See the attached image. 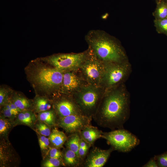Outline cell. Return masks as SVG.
<instances>
[{
    "mask_svg": "<svg viewBox=\"0 0 167 167\" xmlns=\"http://www.w3.org/2000/svg\"><path fill=\"white\" fill-rule=\"evenodd\" d=\"M126 96L120 92L104 94L93 118L97 125L112 130L123 128L129 119Z\"/></svg>",
    "mask_w": 167,
    "mask_h": 167,
    "instance_id": "cell-1",
    "label": "cell"
},
{
    "mask_svg": "<svg viewBox=\"0 0 167 167\" xmlns=\"http://www.w3.org/2000/svg\"><path fill=\"white\" fill-rule=\"evenodd\" d=\"M85 39L96 57L104 63H120L124 57L120 45L114 39L103 30H92Z\"/></svg>",
    "mask_w": 167,
    "mask_h": 167,
    "instance_id": "cell-2",
    "label": "cell"
},
{
    "mask_svg": "<svg viewBox=\"0 0 167 167\" xmlns=\"http://www.w3.org/2000/svg\"><path fill=\"white\" fill-rule=\"evenodd\" d=\"M101 88L87 84L72 96L84 115L93 118L104 94Z\"/></svg>",
    "mask_w": 167,
    "mask_h": 167,
    "instance_id": "cell-3",
    "label": "cell"
},
{
    "mask_svg": "<svg viewBox=\"0 0 167 167\" xmlns=\"http://www.w3.org/2000/svg\"><path fill=\"white\" fill-rule=\"evenodd\" d=\"M88 50L86 57L79 69L81 75L88 84L101 87L104 63L98 59L89 48Z\"/></svg>",
    "mask_w": 167,
    "mask_h": 167,
    "instance_id": "cell-4",
    "label": "cell"
},
{
    "mask_svg": "<svg viewBox=\"0 0 167 167\" xmlns=\"http://www.w3.org/2000/svg\"><path fill=\"white\" fill-rule=\"evenodd\" d=\"M102 138L106 140L114 151L122 152L131 151L140 143L135 135L123 128L103 132Z\"/></svg>",
    "mask_w": 167,
    "mask_h": 167,
    "instance_id": "cell-5",
    "label": "cell"
},
{
    "mask_svg": "<svg viewBox=\"0 0 167 167\" xmlns=\"http://www.w3.org/2000/svg\"><path fill=\"white\" fill-rule=\"evenodd\" d=\"M88 49L77 53L54 54L44 58V60L63 72L79 70L85 59Z\"/></svg>",
    "mask_w": 167,
    "mask_h": 167,
    "instance_id": "cell-6",
    "label": "cell"
},
{
    "mask_svg": "<svg viewBox=\"0 0 167 167\" xmlns=\"http://www.w3.org/2000/svg\"><path fill=\"white\" fill-rule=\"evenodd\" d=\"M63 77V72L54 67H42L37 70L34 79L42 88L51 89L61 87Z\"/></svg>",
    "mask_w": 167,
    "mask_h": 167,
    "instance_id": "cell-7",
    "label": "cell"
},
{
    "mask_svg": "<svg viewBox=\"0 0 167 167\" xmlns=\"http://www.w3.org/2000/svg\"><path fill=\"white\" fill-rule=\"evenodd\" d=\"M92 118L82 114L71 115L58 118L57 126L62 128L66 133L71 134L80 132L91 125Z\"/></svg>",
    "mask_w": 167,
    "mask_h": 167,
    "instance_id": "cell-8",
    "label": "cell"
},
{
    "mask_svg": "<svg viewBox=\"0 0 167 167\" xmlns=\"http://www.w3.org/2000/svg\"><path fill=\"white\" fill-rule=\"evenodd\" d=\"M105 71L101 87L104 86L109 88L120 82L126 72V66L120 63H104Z\"/></svg>",
    "mask_w": 167,
    "mask_h": 167,
    "instance_id": "cell-9",
    "label": "cell"
},
{
    "mask_svg": "<svg viewBox=\"0 0 167 167\" xmlns=\"http://www.w3.org/2000/svg\"><path fill=\"white\" fill-rule=\"evenodd\" d=\"M53 101V109L58 118L73 114L83 115L72 96L57 98Z\"/></svg>",
    "mask_w": 167,
    "mask_h": 167,
    "instance_id": "cell-10",
    "label": "cell"
},
{
    "mask_svg": "<svg viewBox=\"0 0 167 167\" xmlns=\"http://www.w3.org/2000/svg\"><path fill=\"white\" fill-rule=\"evenodd\" d=\"M0 166L16 167L19 158L8 139H0Z\"/></svg>",
    "mask_w": 167,
    "mask_h": 167,
    "instance_id": "cell-11",
    "label": "cell"
},
{
    "mask_svg": "<svg viewBox=\"0 0 167 167\" xmlns=\"http://www.w3.org/2000/svg\"><path fill=\"white\" fill-rule=\"evenodd\" d=\"M76 71L63 72L62 82L61 86L62 92L67 95L73 96L79 91L84 84L82 76H79Z\"/></svg>",
    "mask_w": 167,
    "mask_h": 167,
    "instance_id": "cell-12",
    "label": "cell"
},
{
    "mask_svg": "<svg viewBox=\"0 0 167 167\" xmlns=\"http://www.w3.org/2000/svg\"><path fill=\"white\" fill-rule=\"evenodd\" d=\"M113 149L110 148L103 150L93 147L88 153L84 160L82 167H102L106 163Z\"/></svg>",
    "mask_w": 167,
    "mask_h": 167,
    "instance_id": "cell-13",
    "label": "cell"
},
{
    "mask_svg": "<svg viewBox=\"0 0 167 167\" xmlns=\"http://www.w3.org/2000/svg\"><path fill=\"white\" fill-rule=\"evenodd\" d=\"M37 115L32 110L20 112L13 121L14 126L19 125H24L35 130V125L37 121Z\"/></svg>",
    "mask_w": 167,
    "mask_h": 167,
    "instance_id": "cell-14",
    "label": "cell"
},
{
    "mask_svg": "<svg viewBox=\"0 0 167 167\" xmlns=\"http://www.w3.org/2000/svg\"><path fill=\"white\" fill-rule=\"evenodd\" d=\"M103 132L97 127L91 125L85 127L80 133L81 137L93 146L97 139L102 138Z\"/></svg>",
    "mask_w": 167,
    "mask_h": 167,
    "instance_id": "cell-15",
    "label": "cell"
},
{
    "mask_svg": "<svg viewBox=\"0 0 167 167\" xmlns=\"http://www.w3.org/2000/svg\"><path fill=\"white\" fill-rule=\"evenodd\" d=\"M62 151V161L65 166L82 167L84 161L75 152L66 147Z\"/></svg>",
    "mask_w": 167,
    "mask_h": 167,
    "instance_id": "cell-16",
    "label": "cell"
},
{
    "mask_svg": "<svg viewBox=\"0 0 167 167\" xmlns=\"http://www.w3.org/2000/svg\"><path fill=\"white\" fill-rule=\"evenodd\" d=\"M55 126L52 128L51 133L48 137L50 146L60 149L67 140V137L62 131L59 130Z\"/></svg>",
    "mask_w": 167,
    "mask_h": 167,
    "instance_id": "cell-17",
    "label": "cell"
},
{
    "mask_svg": "<svg viewBox=\"0 0 167 167\" xmlns=\"http://www.w3.org/2000/svg\"><path fill=\"white\" fill-rule=\"evenodd\" d=\"M36 115L38 120L52 128L57 126L58 118L53 109L40 112Z\"/></svg>",
    "mask_w": 167,
    "mask_h": 167,
    "instance_id": "cell-18",
    "label": "cell"
},
{
    "mask_svg": "<svg viewBox=\"0 0 167 167\" xmlns=\"http://www.w3.org/2000/svg\"><path fill=\"white\" fill-rule=\"evenodd\" d=\"M53 109V101L43 96L36 97L33 101V111L36 113Z\"/></svg>",
    "mask_w": 167,
    "mask_h": 167,
    "instance_id": "cell-19",
    "label": "cell"
},
{
    "mask_svg": "<svg viewBox=\"0 0 167 167\" xmlns=\"http://www.w3.org/2000/svg\"><path fill=\"white\" fill-rule=\"evenodd\" d=\"M10 99L20 111L26 110L33 111V101L26 97L16 95L13 96Z\"/></svg>",
    "mask_w": 167,
    "mask_h": 167,
    "instance_id": "cell-20",
    "label": "cell"
},
{
    "mask_svg": "<svg viewBox=\"0 0 167 167\" xmlns=\"http://www.w3.org/2000/svg\"><path fill=\"white\" fill-rule=\"evenodd\" d=\"M14 126L13 121L0 115V138L8 139L10 132Z\"/></svg>",
    "mask_w": 167,
    "mask_h": 167,
    "instance_id": "cell-21",
    "label": "cell"
},
{
    "mask_svg": "<svg viewBox=\"0 0 167 167\" xmlns=\"http://www.w3.org/2000/svg\"><path fill=\"white\" fill-rule=\"evenodd\" d=\"M80 132H77L70 134L67 137V140L65 143L66 147L75 152L78 156L81 138Z\"/></svg>",
    "mask_w": 167,
    "mask_h": 167,
    "instance_id": "cell-22",
    "label": "cell"
},
{
    "mask_svg": "<svg viewBox=\"0 0 167 167\" xmlns=\"http://www.w3.org/2000/svg\"><path fill=\"white\" fill-rule=\"evenodd\" d=\"M155 20H160L167 18V0L157 2L156 7L154 13Z\"/></svg>",
    "mask_w": 167,
    "mask_h": 167,
    "instance_id": "cell-23",
    "label": "cell"
},
{
    "mask_svg": "<svg viewBox=\"0 0 167 167\" xmlns=\"http://www.w3.org/2000/svg\"><path fill=\"white\" fill-rule=\"evenodd\" d=\"M40 147L42 153L43 159L46 156L51 146L48 137L37 133Z\"/></svg>",
    "mask_w": 167,
    "mask_h": 167,
    "instance_id": "cell-24",
    "label": "cell"
},
{
    "mask_svg": "<svg viewBox=\"0 0 167 167\" xmlns=\"http://www.w3.org/2000/svg\"><path fill=\"white\" fill-rule=\"evenodd\" d=\"M34 131L41 135L49 137L50 135L52 128L45 123L38 120L35 125Z\"/></svg>",
    "mask_w": 167,
    "mask_h": 167,
    "instance_id": "cell-25",
    "label": "cell"
},
{
    "mask_svg": "<svg viewBox=\"0 0 167 167\" xmlns=\"http://www.w3.org/2000/svg\"><path fill=\"white\" fill-rule=\"evenodd\" d=\"M41 166L43 167H59L65 166L62 160L46 156L43 159Z\"/></svg>",
    "mask_w": 167,
    "mask_h": 167,
    "instance_id": "cell-26",
    "label": "cell"
},
{
    "mask_svg": "<svg viewBox=\"0 0 167 167\" xmlns=\"http://www.w3.org/2000/svg\"><path fill=\"white\" fill-rule=\"evenodd\" d=\"M154 23L158 33L167 36V18L162 19L155 20Z\"/></svg>",
    "mask_w": 167,
    "mask_h": 167,
    "instance_id": "cell-27",
    "label": "cell"
},
{
    "mask_svg": "<svg viewBox=\"0 0 167 167\" xmlns=\"http://www.w3.org/2000/svg\"><path fill=\"white\" fill-rule=\"evenodd\" d=\"M0 108L1 109L0 115L5 118L10 119L13 121H14L16 116L14 114L11 109L8 101Z\"/></svg>",
    "mask_w": 167,
    "mask_h": 167,
    "instance_id": "cell-28",
    "label": "cell"
},
{
    "mask_svg": "<svg viewBox=\"0 0 167 167\" xmlns=\"http://www.w3.org/2000/svg\"><path fill=\"white\" fill-rule=\"evenodd\" d=\"M62 151H61L60 149L51 147L46 157L48 156L62 161Z\"/></svg>",
    "mask_w": 167,
    "mask_h": 167,
    "instance_id": "cell-29",
    "label": "cell"
},
{
    "mask_svg": "<svg viewBox=\"0 0 167 167\" xmlns=\"http://www.w3.org/2000/svg\"><path fill=\"white\" fill-rule=\"evenodd\" d=\"M154 157L158 167H167V152Z\"/></svg>",
    "mask_w": 167,
    "mask_h": 167,
    "instance_id": "cell-30",
    "label": "cell"
},
{
    "mask_svg": "<svg viewBox=\"0 0 167 167\" xmlns=\"http://www.w3.org/2000/svg\"><path fill=\"white\" fill-rule=\"evenodd\" d=\"M9 98L7 91L5 88H1L0 89V108L4 105L8 101Z\"/></svg>",
    "mask_w": 167,
    "mask_h": 167,
    "instance_id": "cell-31",
    "label": "cell"
},
{
    "mask_svg": "<svg viewBox=\"0 0 167 167\" xmlns=\"http://www.w3.org/2000/svg\"><path fill=\"white\" fill-rule=\"evenodd\" d=\"M143 167H158L157 161L154 157L151 158L149 161L144 165Z\"/></svg>",
    "mask_w": 167,
    "mask_h": 167,
    "instance_id": "cell-32",
    "label": "cell"
},
{
    "mask_svg": "<svg viewBox=\"0 0 167 167\" xmlns=\"http://www.w3.org/2000/svg\"><path fill=\"white\" fill-rule=\"evenodd\" d=\"M161 0H157V2H160L161 1Z\"/></svg>",
    "mask_w": 167,
    "mask_h": 167,
    "instance_id": "cell-33",
    "label": "cell"
}]
</instances>
